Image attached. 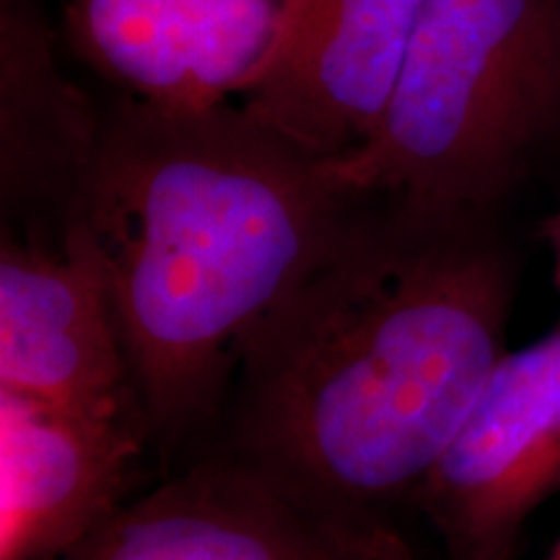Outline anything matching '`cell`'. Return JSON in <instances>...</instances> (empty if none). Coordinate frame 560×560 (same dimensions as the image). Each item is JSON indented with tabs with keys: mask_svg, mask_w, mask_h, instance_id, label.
Returning a JSON list of instances; mask_svg holds the SVG:
<instances>
[{
	"mask_svg": "<svg viewBox=\"0 0 560 560\" xmlns=\"http://www.w3.org/2000/svg\"><path fill=\"white\" fill-rule=\"evenodd\" d=\"M314 0H62L83 66L125 100L210 109L244 100L304 30Z\"/></svg>",
	"mask_w": 560,
	"mask_h": 560,
	"instance_id": "obj_4",
	"label": "cell"
},
{
	"mask_svg": "<svg viewBox=\"0 0 560 560\" xmlns=\"http://www.w3.org/2000/svg\"><path fill=\"white\" fill-rule=\"evenodd\" d=\"M425 0H314L304 30L240 102L317 159L361 149L380 128Z\"/></svg>",
	"mask_w": 560,
	"mask_h": 560,
	"instance_id": "obj_9",
	"label": "cell"
},
{
	"mask_svg": "<svg viewBox=\"0 0 560 560\" xmlns=\"http://www.w3.org/2000/svg\"><path fill=\"white\" fill-rule=\"evenodd\" d=\"M363 522L319 511L236 457L122 503L52 560H353Z\"/></svg>",
	"mask_w": 560,
	"mask_h": 560,
	"instance_id": "obj_7",
	"label": "cell"
},
{
	"mask_svg": "<svg viewBox=\"0 0 560 560\" xmlns=\"http://www.w3.org/2000/svg\"><path fill=\"white\" fill-rule=\"evenodd\" d=\"M550 558H552V560H560V537H558L556 548H552V552H550Z\"/></svg>",
	"mask_w": 560,
	"mask_h": 560,
	"instance_id": "obj_13",
	"label": "cell"
},
{
	"mask_svg": "<svg viewBox=\"0 0 560 560\" xmlns=\"http://www.w3.org/2000/svg\"><path fill=\"white\" fill-rule=\"evenodd\" d=\"M145 429L0 389V560H52L115 514Z\"/></svg>",
	"mask_w": 560,
	"mask_h": 560,
	"instance_id": "obj_8",
	"label": "cell"
},
{
	"mask_svg": "<svg viewBox=\"0 0 560 560\" xmlns=\"http://www.w3.org/2000/svg\"><path fill=\"white\" fill-rule=\"evenodd\" d=\"M560 493V322L503 353L412 495L452 560H511L524 522Z\"/></svg>",
	"mask_w": 560,
	"mask_h": 560,
	"instance_id": "obj_5",
	"label": "cell"
},
{
	"mask_svg": "<svg viewBox=\"0 0 560 560\" xmlns=\"http://www.w3.org/2000/svg\"><path fill=\"white\" fill-rule=\"evenodd\" d=\"M353 560H416V556L384 520H369L361 524Z\"/></svg>",
	"mask_w": 560,
	"mask_h": 560,
	"instance_id": "obj_11",
	"label": "cell"
},
{
	"mask_svg": "<svg viewBox=\"0 0 560 560\" xmlns=\"http://www.w3.org/2000/svg\"><path fill=\"white\" fill-rule=\"evenodd\" d=\"M0 389L145 418L100 249L73 215L58 247L3 236Z\"/></svg>",
	"mask_w": 560,
	"mask_h": 560,
	"instance_id": "obj_6",
	"label": "cell"
},
{
	"mask_svg": "<svg viewBox=\"0 0 560 560\" xmlns=\"http://www.w3.org/2000/svg\"><path fill=\"white\" fill-rule=\"evenodd\" d=\"M560 132V0H425L380 128L327 161L353 198L486 219Z\"/></svg>",
	"mask_w": 560,
	"mask_h": 560,
	"instance_id": "obj_3",
	"label": "cell"
},
{
	"mask_svg": "<svg viewBox=\"0 0 560 560\" xmlns=\"http://www.w3.org/2000/svg\"><path fill=\"white\" fill-rule=\"evenodd\" d=\"M550 242H552V255H556V285L560 291V210L550 226Z\"/></svg>",
	"mask_w": 560,
	"mask_h": 560,
	"instance_id": "obj_12",
	"label": "cell"
},
{
	"mask_svg": "<svg viewBox=\"0 0 560 560\" xmlns=\"http://www.w3.org/2000/svg\"><path fill=\"white\" fill-rule=\"evenodd\" d=\"M482 221H355L244 340L236 457L346 520L412 501L506 353L514 270Z\"/></svg>",
	"mask_w": 560,
	"mask_h": 560,
	"instance_id": "obj_1",
	"label": "cell"
},
{
	"mask_svg": "<svg viewBox=\"0 0 560 560\" xmlns=\"http://www.w3.org/2000/svg\"><path fill=\"white\" fill-rule=\"evenodd\" d=\"M0 19L5 195L52 179L68 215L102 120L60 73L42 0H3Z\"/></svg>",
	"mask_w": 560,
	"mask_h": 560,
	"instance_id": "obj_10",
	"label": "cell"
},
{
	"mask_svg": "<svg viewBox=\"0 0 560 560\" xmlns=\"http://www.w3.org/2000/svg\"><path fill=\"white\" fill-rule=\"evenodd\" d=\"M355 202L327 159L242 104L122 100L102 117L68 215L100 249L149 429L213 408L249 332L346 242Z\"/></svg>",
	"mask_w": 560,
	"mask_h": 560,
	"instance_id": "obj_2",
	"label": "cell"
},
{
	"mask_svg": "<svg viewBox=\"0 0 560 560\" xmlns=\"http://www.w3.org/2000/svg\"><path fill=\"white\" fill-rule=\"evenodd\" d=\"M550 560H552V558H550Z\"/></svg>",
	"mask_w": 560,
	"mask_h": 560,
	"instance_id": "obj_14",
	"label": "cell"
}]
</instances>
